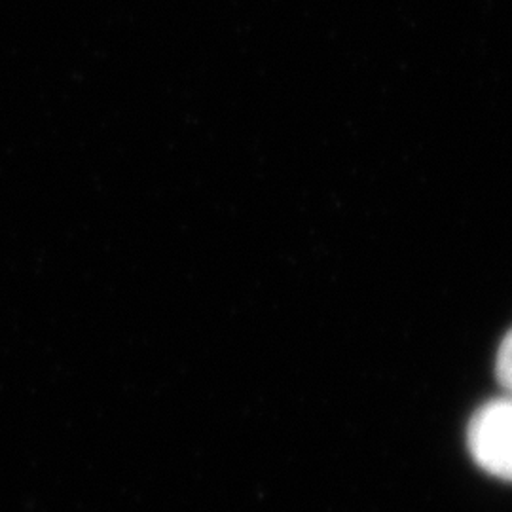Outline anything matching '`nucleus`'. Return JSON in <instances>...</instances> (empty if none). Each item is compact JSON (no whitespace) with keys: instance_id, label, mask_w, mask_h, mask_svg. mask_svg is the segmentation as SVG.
<instances>
[{"instance_id":"f257e3e1","label":"nucleus","mask_w":512,"mask_h":512,"mask_svg":"<svg viewBox=\"0 0 512 512\" xmlns=\"http://www.w3.org/2000/svg\"><path fill=\"white\" fill-rule=\"evenodd\" d=\"M467 446L476 465L505 482L512 478V406L494 399L478 408L469 421Z\"/></svg>"},{"instance_id":"f03ea898","label":"nucleus","mask_w":512,"mask_h":512,"mask_svg":"<svg viewBox=\"0 0 512 512\" xmlns=\"http://www.w3.org/2000/svg\"><path fill=\"white\" fill-rule=\"evenodd\" d=\"M497 378L499 382L509 387L512 380V365H511V338L507 336L499 348L497 353Z\"/></svg>"}]
</instances>
